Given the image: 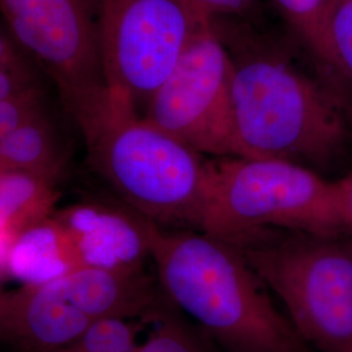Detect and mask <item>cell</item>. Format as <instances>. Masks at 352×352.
Masks as SVG:
<instances>
[{
  "label": "cell",
  "instance_id": "6da1fadb",
  "mask_svg": "<svg viewBox=\"0 0 352 352\" xmlns=\"http://www.w3.org/2000/svg\"><path fill=\"white\" fill-rule=\"evenodd\" d=\"M151 257L166 299L228 352H307L239 248L200 230L146 219Z\"/></svg>",
  "mask_w": 352,
  "mask_h": 352
},
{
  "label": "cell",
  "instance_id": "7a4b0ae2",
  "mask_svg": "<svg viewBox=\"0 0 352 352\" xmlns=\"http://www.w3.org/2000/svg\"><path fill=\"white\" fill-rule=\"evenodd\" d=\"M231 54L235 126L243 155L322 166L340 153L347 126L337 103L270 49Z\"/></svg>",
  "mask_w": 352,
  "mask_h": 352
},
{
  "label": "cell",
  "instance_id": "3957f363",
  "mask_svg": "<svg viewBox=\"0 0 352 352\" xmlns=\"http://www.w3.org/2000/svg\"><path fill=\"white\" fill-rule=\"evenodd\" d=\"M110 106L84 139L89 164L126 206L151 223L199 230L208 161L110 91Z\"/></svg>",
  "mask_w": 352,
  "mask_h": 352
},
{
  "label": "cell",
  "instance_id": "277c9868",
  "mask_svg": "<svg viewBox=\"0 0 352 352\" xmlns=\"http://www.w3.org/2000/svg\"><path fill=\"white\" fill-rule=\"evenodd\" d=\"M208 168L199 230L215 238L239 245L267 231L338 236L349 230L338 183L311 167L230 157L208 161Z\"/></svg>",
  "mask_w": 352,
  "mask_h": 352
},
{
  "label": "cell",
  "instance_id": "5b68a950",
  "mask_svg": "<svg viewBox=\"0 0 352 352\" xmlns=\"http://www.w3.org/2000/svg\"><path fill=\"white\" fill-rule=\"evenodd\" d=\"M167 300L139 269L80 267L63 277L0 292V343L20 352H52L96 322L154 320Z\"/></svg>",
  "mask_w": 352,
  "mask_h": 352
},
{
  "label": "cell",
  "instance_id": "8992f818",
  "mask_svg": "<svg viewBox=\"0 0 352 352\" xmlns=\"http://www.w3.org/2000/svg\"><path fill=\"white\" fill-rule=\"evenodd\" d=\"M236 247L304 342L320 352H352V244L267 231Z\"/></svg>",
  "mask_w": 352,
  "mask_h": 352
},
{
  "label": "cell",
  "instance_id": "52a82bcc",
  "mask_svg": "<svg viewBox=\"0 0 352 352\" xmlns=\"http://www.w3.org/2000/svg\"><path fill=\"white\" fill-rule=\"evenodd\" d=\"M100 0H0V21L58 91L82 139L110 104L98 39Z\"/></svg>",
  "mask_w": 352,
  "mask_h": 352
},
{
  "label": "cell",
  "instance_id": "ba28073f",
  "mask_svg": "<svg viewBox=\"0 0 352 352\" xmlns=\"http://www.w3.org/2000/svg\"><path fill=\"white\" fill-rule=\"evenodd\" d=\"M232 71L217 21L204 20L174 69L149 97L144 118L201 155L244 157L235 126Z\"/></svg>",
  "mask_w": 352,
  "mask_h": 352
},
{
  "label": "cell",
  "instance_id": "9c48e42d",
  "mask_svg": "<svg viewBox=\"0 0 352 352\" xmlns=\"http://www.w3.org/2000/svg\"><path fill=\"white\" fill-rule=\"evenodd\" d=\"M206 19L190 0H100L98 39L109 90L136 109L145 106Z\"/></svg>",
  "mask_w": 352,
  "mask_h": 352
},
{
  "label": "cell",
  "instance_id": "30bf717a",
  "mask_svg": "<svg viewBox=\"0 0 352 352\" xmlns=\"http://www.w3.org/2000/svg\"><path fill=\"white\" fill-rule=\"evenodd\" d=\"M54 213L72 241L80 267L139 269L151 258L146 219L129 208L78 202Z\"/></svg>",
  "mask_w": 352,
  "mask_h": 352
},
{
  "label": "cell",
  "instance_id": "8fae6325",
  "mask_svg": "<svg viewBox=\"0 0 352 352\" xmlns=\"http://www.w3.org/2000/svg\"><path fill=\"white\" fill-rule=\"evenodd\" d=\"M54 212L20 231L7 253L4 273L21 286L45 283L80 269L72 241Z\"/></svg>",
  "mask_w": 352,
  "mask_h": 352
},
{
  "label": "cell",
  "instance_id": "7c38bea8",
  "mask_svg": "<svg viewBox=\"0 0 352 352\" xmlns=\"http://www.w3.org/2000/svg\"><path fill=\"white\" fill-rule=\"evenodd\" d=\"M4 168L20 170L60 184L67 174L68 154L49 111L41 113L0 142Z\"/></svg>",
  "mask_w": 352,
  "mask_h": 352
},
{
  "label": "cell",
  "instance_id": "4fadbf2b",
  "mask_svg": "<svg viewBox=\"0 0 352 352\" xmlns=\"http://www.w3.org/2000/svg\"><path fill=\"white\" fill-rule=\"evenodd\" d=\"M60 197L59 184L20 170H0V238L20 231L52 213Z\"/></svg>",
  "mask_w": 352,
  "mask_h": 352
},
{
  "label": "cell",
  "instance_id": "5bb4252c",
  "mask_svg": "<svg viewBox=\"0 0 352 352\" xmlns=\"http://www.w3.org/2000/svg\"><path fill=\"white\" fill-rule=\"evenodd\" d=\"M274 3L316 60L342 75L330 34L333 0H274Z\"/></svg>",
  "mask_w": 352,
  "mask_h": 352
},
{
  "label": "cell",
  "instance_id": "9a60e30c",
  "mask_svg": "<svg viewBox=\"0 0 352 352\" xmlns=\"http://www.w3.org/2000/svg\"><path fill=\"white\" fill-rule=\"evenodd\" d=\"M135 320L109 318L96 322L76 340L52 352H126L139 340Z\"/></svg>",
  "mask_w": 352,
  "mask_h": 352
},
{
  "label": "cell",
  "instance_id": "2e32d148",
  "mask_svg": "<svg viewBox=\"0 0 352 352\" xmlns=\"http://www.w3.org/2000/svg\"><path fill=\"white\" fill-rule=\"evenodd\" d=\"M155 327L148 338L126 352H210L200 334L175 317L164 312L155 320Z\"/></svg>",
  "mask_w": 352,
  "mask_h": 352
},
{
  "label": "cell",
  "instance_id": "e0dca14e",
  "mask_svg": "<svg viewBox=\"0 0 352 352\" xmlns=\"http://www.w3.org/2000/svg\"><path fill=\"white\" fill-rule=\"evenodd\" d=\"M47 111V98L42 85L1 100L0 142L30 119Z\"/></svg>",
  "mask_w": 352,
  "mask_h": 352
},
{
  "label": "cell",
  "instance_id": "ac0fdd59",
  "mask_svg": "<svg viewBox=\"0 0 352 352\" xmlns=\"http://www.w3.org/2000/svg\"><path fill=\"white\" fill-rule=\"evenodd\" d=\"M330 34L342 75L352 78V0H333Z\"/></svg>",
  "mask_w": 352,
  "mask_h": 352
},
{
  "label": "cell",
  "instance_id": "d6986e66",
  "mask_svg": "<svg viewBox=\"0 0 352 352\" xmlns=\"http://www.w3.org/2000/svg\"><path fill=\"white\" fill-rule=\"evenodd\" d=\"M41 72L28 58L0 63V101L42 85Z\"/></svg>",
  "mask_w": 352,
  "mask_h": 352
},
{
  "label": "cell",
  "instance_id": "ffe728a7",
  "mask_svg": "<svg viewBox=\"0 0 352 352\" xmlns=\"http://www.w3.org/2000/svg\"><path fill=\"white\" fill-rule=\"evenodd\" d=\"M256 1L257 0H190L204 16L212 20L248 12L254 7Z\"/></svg>",
  "mask_w": 352,
  "mask_h": 352
},
{
  "label": "cell",
  "instance_id": "44dd1931",
  "mask_svg": "<svg viewBox=\"0 0 352 352\" xmlns=\"http://www.w3.org/2000/svg\"><path fill=\"white\" fill-rule=\"evenodd\" d=\"M21 58H25V55L17 47L12 37L0 21V63L12 62Z\"/></svg>",
  "mask_w": 352,
  "mask_h": 352
},
{
  "label": "cell",
  "instance_id": "7402d4cb",
  "mask_svg": "<svg viewBox=\"0 0 352 352\" xmlns=\"http://www.w3.org/2000/svg\"><path fill=\"white\" fill-rule=\"evenodd\" d=\"M340 187V200L344 218L347 222L349 230H352V175L346 176L340 180H337Z\"/></svg>",
  "mask_w": 352,
  "mask_h": 352
},
{
  "label": "cell",
  "instance_id": "603a6c76",
  "mask_svg": "<svg viewBox=\"0 0 352 352\" xmlns=\"http://www.w3.org/2000/svg\"><path fill=\"white\" fill-rule=\"evenodd\" d=\"M4 167H3V164H1V160H0V170H3Z\"/></svg>",
  "mask_w": 352,
  "mask_h": 352
},
{
  "label": "cell",
  "instance_id": "cb8c5ba5",
  "mask_svg": "<svg viewBox=\"0 0 352 352\" xmlns=\"http://www.w3.org/2000/svg\"><path fill=\"white\" fill-rule=\"evenodd\" d=\"M1 274H3V272H1V270H0V278H1Z\"/></svg>",
  "mask_w": 352,
  "mask_h": 352
},
{
  "label": "cell",
  "instance_id": "d4e9b609",
  "mask_svg": "<svg viewBox=\"0 0 352 352\" xmlns=\"http://www.w3.org/2000/svg\"><path fill=\"white\" fill-rule=\"evenodd\" d=\"M351 234H352V230H351ZM351 244H352V241H351Z\"/></svg>",
  "mask_w": 352,
  "mask_h": 352
}]
</instances>
